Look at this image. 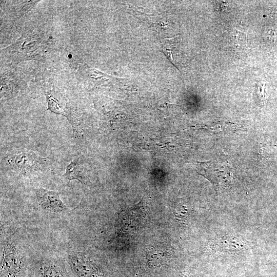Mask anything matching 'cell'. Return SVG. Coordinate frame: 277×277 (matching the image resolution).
<instances>
[{"label": "cell", "instance_id": "obj_12", "mask_svg": "<svg viewBox=\"0 0 277 277\" xmlns=\"http://www.w3.org/2000/svg\"><path fill=\"white\" fill-rule=\"evenodd\" d=\"M265 84L261 83L256 85V95L261 103H264L265 100Z\"/></svg>", "mask_w": 277, "mask_h": 277}, {"label": "cell", "instance_id": "obj_10", "mask_svg": "<svg viewBox=\"0 0 277 277\" xmlns=\"http://www.w3.org/2000/svg\"><path fill=\"white\" fill-rule=\"evenodd\" d=\"M231 42L234 48L242 50L247 46V36L245 32L233 29L231 34Z\"/></svg>", "mask_w": 277, "mask_h": 277}, {"label": "cell", "instance_id": "obj_8", "mask_svg": "<svg viewBox=\"0 0 277 277\" xmlns=\"http://www.w3.org/2000/svg\"><path fill=\"white\" fill-rule=\"evenodd\" d=\"M40 277H69L64 268L54 262L43 263L39 268Z\"/></svg>", "mask_w": 277, "mask_h": 277}, {"label": "cell", "instance_id": "obj_1", "mask_svg": "<svg viewBox=\"0 0 277 277\" xmlns=\"http://www.w3.org/2000/svg\"><path fill=\"white\" fill-rule=\"evenodd\" d=\"M199 173L207 179L212 184L216 192L226 188L233 181V174L226 162L210 160L199 163Z\"/></svg>", "mask_w": 277, "mask_h": 277}, {"label": "cell", "instance_id": "obj_11", "mask_svg": "<svg viewBox=\"0 0 277 277\" xmlns=\"http://www.w3.org/2000/svg\"><path fill=\"white\" fill-rule=\"evenodd\" d=\"M47 100L48 104V109L56 114L64 115L63 111L52 95H47Z\"/></svg>", "mask_w": 277, "mask_h": 277}, {"label": "cell", "instance_id": "obj_6", "mask_svg": "<svg viewBox=\"0 0 277 277\" xmlns=\"http://www.w3.org/2000/svg\"><path fill=\"white\" fill-rule=\"evenodd\" d=\"M146 258L151 267H157L169 260L173 254L172 247L166 242L153 244L147 251Z\"/></svg>", "mask_w": 277, "mask_h": 277}, {"label": "cell", "instance_id": "obj_13", "mask_svg": "<svg viewBox=\"0 0 277 277\" xmlns=\"http://www.w3.org/2000/svg\"><path fill=\"white\" fill-rule=\"evenodd\" d=\"M183 277H194L193 276H189V275H184Z\"/></svg>", "mask_w": 277, "mask_h": 277}, {"label": "cell", "instance_id": "obj_9", "mask_svg": "<svg viewBox=\"0 0 277 277\" xmlns=\"http://www.w3.org/2000/svg\"><path fill=\"white\" fill-rule=\"evenodd\" d=\"M63 176L69 181L76 180L82 184L84 183L83 169L78 160L75 159L67 166Z\"/></svg>", "mask_w": 277, "mask_h": 277}, {"label": "cell", "instance_id": "obj_7", "mask_svg": "<svg viewBox=\"0 0 277 277\" xmlns=\"http://www.w3.org/2000/svg\"><path fill=\"white\" fill-rule=\"evenodd\" d=\"M213 249L221 252H239L250 248V243L241 236L228 235L214 242Z\"/></svg>", "mask_w": 277, "mask_h": 277}, {"label": "cell", "instance_id": "obj_2", "mask_svg": "<svg viewBox=\"0 0 277 277\" xmlns=\"http://www.w3.org/2000/svg\"><path fill=\"white\" fill-rule=\"evenodd\" d=\"M10 164L23 173H30L41 170L48 163V157H42L31 151H24L10 157Z\"/></svg>", "mask_w": 277, "mask_h": 277}, {"label": "cell", "instance_id": "obj_4", "mask_svg": "<svg viewBox=\"0 0 277 277\" xmlns=\"http://www.w3.org/2000/svg\"><path fill=\"white\" fill-rule=\"evenodd\" d=\"M24 270L23 258L14 248L5 249L1 263V272L4 277H21Z\"/></svg>", "mask_w": 277, "mask_h": 277}, {"label": "cell", "instance_id": "obj_14", "mask_svg": "<svg viewBox=\"0 0 277 277\" xmlns=\"http://www.w3.org/2000/svg\"><path fill=\"white\" fill-rule=\"evenodd\" d=\"M137 277H142V276H137Z\"/></svg>", "mask_w": 277, "mask_h": 277}, {"label": "cell", "instance_id": "obj_3", "mask_svg": "<svg viewBox=\"0 0 277 277\" xmlns=\"http://www.w3.org/2000/svg\"><path fill=\"white\" fill-rule=\"evenodd\" d=\"M69 261L76 277H106L101 268L81 252L71 254Z\"/></svg>", "mask_w": 277, "mask_h": 277}, {"label": "cell", "instance_id": "obj_5", "mask_svg": "<svg viewBox=\"0 0 277 277\" xmlns=\"http://www.w3.org/2000/svg\"><path fill=\"white\" fill-rule=\"evenodd\" d=\"M36 193L39 205L43 210L55 213L69 210L61 200L60 193L56 191L41 188Z\"/></svg>", "mask_w": 277, "mask_h": 277}]
</instances>
